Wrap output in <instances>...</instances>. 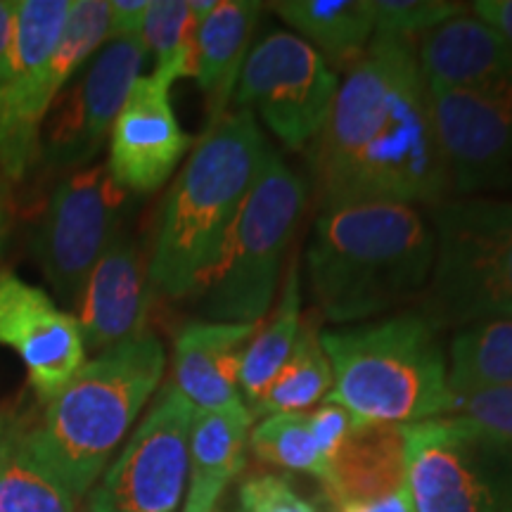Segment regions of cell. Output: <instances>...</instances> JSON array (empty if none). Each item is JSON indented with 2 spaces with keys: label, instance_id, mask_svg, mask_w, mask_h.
Here are the masks:
<instances>
[{
  "label": "cell",
  "instance_id": "1",
  "mask_svg": "<svg viewBox=\"0 0 512 512\" xmlns=\"http://www.w3.org/2000/svg\"><path fill=\"white\" fill-rule=\"evenodd\" d=\"M311 171L320 209L377 200L437 207L448 200L451 181L415 41L375 34L347 67L311 145Z\"/></svg>",
  "mask_w": 512,
  "mask_h": 512
},
{
  "label": "cell",
  "instance_id": "2",
  "mask_svg": "<svg viewBox=\"0 0 512 512\" xmlns=\"http://www.w3.org/2000/svg\"><path fill=\"white\" fill-rule=\"evenodd\" d=\"M432 264L430 216L387 200L323 207L306 252L313 302L330 323H358L422 297Z\"/></svg>",
  "mask_w": 512,
  "mask_h": 512
},
{
  "label": "cell",
  "instance_id": "3",
  "mask_svg": "<svg viewBox=\"0 0 512 512\" xmlns=\"http://www.w3.org/2000/svg\"><path fill=\"white\" fill-rule=\"evenodd\" d=\"M266 150L252 112H228L207 126L159 216L150 256L155 290L176 299L197 294L226 247Z\"/></svg>",
  "mask_w": 512,
  "mask_h": 512
},
{
  "label": "cell",
  "instance_id": "4",
  "mask_svg": "<svg viewBox=\"0 0 512 512\" xmlns=\"http://www.w3.org/2000/svg\"><path fill=\"white\" fill-rule=\"evenodd\" d=\"M166 351L152 332L126 339L86 361L72 382L48 401L27 444L76 501L110 465L133 422L164 377Z\"/></svg>",
  "mask_w": 512,
  "mask_h": 512
},
{
  "label": "cell",
  "instance_id": "5",
  "mask_svg": "<svg viewBox=\"0 0 512 512\" xmlns=\"http://www.w3.org/2000/svg\"><path fill=\"white\" fill-rule=\"evenodd\" d=\"M332 368V392L361 422L415 425L451 408L446 351L420 311L320 332Z\"/></svg>",
  "mask_w": 512,
  "mask_h": 512
},
{
  "label": "cell",
  "instance_id": "6",
  "mask_svg": "<svg viewBox=\"0 0 512 512\" xmlns=\"http://www.w3.org/2000/svg\"><path fill=\"white\" fill-rule=\"evenodd\" d=\"M309 204L306 181L268 147L226 247L197 294L214 323H259L271 309L287 247Z\"/></svg>",
  "mask_w": 512,
  "mask_h": 512
},
{
  "label": "cell",
  "instance_id": "7",
  "mask_svg": "<svg viewBox=\"0 0 512 512\" xmlns=\"http://www.w3.org/2000/svg\"><path fill=\"white\" fill-rule=\"evenodd\" d=\"M434 264L420 313L441 330L512 316V202L491 197L432 207Z\"/></svg>",
  "mask_w": 512,
  "mask_h": 512
},
{
  "label": "cell",
  "instance_id": "8",
  "mask_svg": "<svg viewBox=\"0 0 512 512\" xmlns=\"http://www.w3.org/2000/svg\"><path fill=\"white\" fill-rule=\"evenodd\" d=\"M418 512H512V441L456 415L406 425Z\"/></svg>",
  "mask_w": 512,
  "mask_h": 512
},
{
  "label": "cell",
  "instance_id": "9",
  "mask_svg": "<svg viewBox=\"0 0 512 512\" xmlns=\"http://www.w3.org/2000/svg\"><path fill=\"white\" fill-rule=\"evenodd\" d=\"M337 88V72L316 48L292 31H271L249 50L235 102L285 147L302 152L323 131Z\"/></svg>",
  "mask_w": 512,
  "mask_h": 512
},
{
  "label": "cell",
  "instance_id": "10",
  "mask_svg": "<svg viewBox=\"0 0 512 512\" xmlns=\"http://www.w3.org/2000/svg\"><path fill=\"white\" fill-rule=\"evenodd\" d=\"M192 418V403L166 384L95 482L88 512H176L190 479Z\"/></svg>",
  "mask_w": 512,
  "mask_h": 512
},
{
  "label": "cell",
  "instance_id": "11",
  "mask_svg": "<svg viewBox=\"0 0 512 512\" xmlns=\"http://www.w3.org/2000/svg\"><path fill=\"white\" fill-rule=\"evenodd\" d=\"M128 192L107 164L76 169L50 195L34 235L38 266L67 304H79L83 287L102 254L119 238Z\"/></svg>",
  "mask_w": 512,
  "mask_h": 512
},
{
  "label": "cell",
  "instance_id": "12",
  "mask_svg": "<svg viewBox=\"0 0 512 512\" xmlns=\"http://www.w3.org/2000/svg\"><path fill=\"white\" fill-rule=\"evenodd\" d=\"M110 41V3L76 0L60 43L43 64L12 69L0 83V169L22 181L38 162L41 126L57 95Z\"/></svg>",
  "mask_w": 512,
  "mask_h": 512
},
{
  "label": "cell",
  "instance_id": "13",
  "mask_svg": "<svg viewBox=\"0 0 512 512\" xmlns=\"http://www.w3.org/2000/svg\"><path fill=\"white\" fill-rule=\"evenodd\" d=\"M147 50L140 38L107 41L64 86L41 126L38 159L50 169H83L93 162L133 83Z\"/></svg>",
  "mask_w": 512,
  "mask_h": 512
},
{
  "label": "cell",
  "instance_id": "14",
  "mask_svg": "<svg viewBox=\"0 0 512 512\" xmlns=\"http://www.w3.org/2000/svg\"><path fill=\"white\" fill-rule=\"evenodd\" d=\"M451 192L512 190V76L484 88L432 91Z\"/></svg>",
  "mask_w": 512,
  "mask_h": 512
},
{
  "label": "cell",
  "instance_id": "15",
  "mask_svg": "<svg viewBox=\"0 0 512 512\" xmlns=\"http://www.w3.org/2000/svg\"><path fill=\"white\" fill-rule=\"evenodd\" d=\"M0 347L22 358L31 387L43 401L74 380L86 366L88 351L79 318L10 271L0 273Z\"/></svg>",
  "mask_w": 512,
  "mask_h": 512
},
{
  "label": "cell",
  "instance_id": "16",
  "mask_svg": "<svg viewBox=\"0 0 512 512\" xmlns=\"http://www.w3.org/2000/svg\"><path fill=\"white\" fill-rule=\"evenodd\" d=\"M192 147L178 124L171 86L157 74L140 76L114 119L107 169L126 192H155Z\"/></svg>",
  "mask_w": 512,
  "mask_h": 512
},
{
  "label": "cell",
  "instance_id": "17",
  "mask_svg": "<svg viewBox=\"0 0 512 512\" xmlns=\"http://www.w3.org/2000/svg\"><path fill=\"white\" fill-rule=\"evenodd\" d=\"M152 285L150 259L136 242L117 238L88 275L79 299L86 349L105 351L145 332Z\"/></svg>",
  "mask_w": 512,
  "mask_h": 512
},
{
  "label": "cell",
  "instance_id": "18",
  "mask_svg": "<svg viewBox=\"0 0 512 512\" xmlns=\"http://www.w3.org/2000/svg\"><path fill=\"white\" fill-rule=\"evenodd\" d=\"M259 323L195 320L178 332L171 382L195 411H249L240 394V370Z\"/></svg>",
  "mask_w": 512,
  "mask_h": 512
},
{
  "label": "cell",
  "instance_id": "19",
  "mask_svg": "<svg viewBox=\"0 0 512 512\" xmlns=\"http://www.w3.org/2000/svg\"><path fill=\"white\" fill-rule=\"evenodd\" d=\"M332 508L370 503L408 486L406 425L356 422L330 460L323 482Z\"/></svg>",
  "mask_w": 512,
  "mask_h": 512
},
{
  "label": "cell",
  "instance_id": "20",
  "mask_svg": "<svg viewBox=\"0 0 512 512\" xmlns=\"http://www.w3.org/2000/svg\"><path fill=\"white\" fill-rule=\"evenodd\" d=\"M415 55L432 91L484 88L512 76V48L467 12L415 38Z\"/></svg>",
  "mask_w": 512,
  "mask_h": 512
},
{
  "label": "cell",
  "instance_id": "21",
  "mask_svg": "<svg viewBox=\"0 0 512 512\" xmlns=\"http://www.w3.org/2000/svg\"><path fill=\"white\" fill-rule=\"evenodd\" d=\"M261 10L264 5L252 0H216V8L200 22L195 79L204 95L207 126L228 114Z\"/></svg>",
  "mask_w": 512,
  "mask_h": 512
},
{
  "label": "cell",
  "instance_id": "22",
  "mask_svg": "<svg viewBox=\"0 0 512 512\" xmlns=\"http://www.w3.org/2000/svg\"><path fill=\"white\" fill-rule=\"evenodd\" d=\"M271 8L328 62L351 67L375 36L373 0H280Z\"/></svg>",
  "mask_w": 512,
  "mask_h": 512
},
{
  "label": "cell",
  "instance_id": "23",
  "mask_svg": "<svg viewBox=\"0 0 512 512\" xmlns=\"http://www.w3.org/2000/svg\"><path fill=\"white\" fill-rule=\"evenodd\" d=\"M0 512H79L76 498L27 444L22 420L0 418Z\"/></svg>",
  "mask_w": 512,
  "mask_h": 512
},
{
  "label": "cell",
  "instance_id": "24",
  "mask_svg": "<svg viewBox=\"0 0 512 512\" xmlns=\"http://www.w3.org/2000/svg\"><path fill=\"white\" fill-rule=\"evenodd\" d=\"M302 323V280H299L297 259H292L271 320L266 323L261 320L242 356L240 394L247 408H252L266 394V389L290 361Z\"/></svg>",
  "mask_w": 512,
  "mask_h": 512
},
{
  "label": "cell",
  "instance_id": "25",
  "mask_svg": "<svg viewBox=\"0 0 512 512\" xmlns=\"http://www.w3.org/2000/svg\"><path fill=\"white\" fill-rule=\"evenodd\" d=\"M446 363L451 394L512 387V316L482 318L458 328Z\"/></svg>",
  "mask_w": 512,
  "mask_h": 512
},
{
  "label": "cell",
  "instance_id": "26",
  "mask_svg": "<svg viewBox=\"0 0 512 512\" xmlns=\"http://www.w3.org/2000/svg\"><path fill=\"white\" fill-rule=\"evenodd\" d=\"M332 392L330 358L320 342L316 318H304L290 361L280 370L266 394L249 408L252 418L278 413H309Z\"/></svg>",
  "mask_w": 512,
  "mask_h": 512
},
{
  "label": "cell",
  "instance_id": "27",
  "mask_svg": "<svg viewBox=\"0 0 512 512\" xmlns=\"http://www.w3.org/2000/svg\"><path fill=\"white\" fill-rule=\"evenodd\" d=\"M252 413L195 411L190 427L188 486H214L226 491L247 463Z\"/></svg>",
  "mask_w": 512,
  "mask_h": 512
},
{
  "label": "cell",
  "instance_id": "28",
  "mask_svg": "<svg viewBox=\"0 0 512 512\" xmlns=\"http://www.w3.org/2000/svg\"><path fill=\"white\" fill-rule=\"evenodd\" d=\"M197 22L190 0H152L143 24V46L155 53V74L174 86L178 79H195Z\"/></svg>",
  "mask_w": 512,
  "mask_h": 512
},
{
  "label": "cell",
  "instance_id": "29",
  "mask_svg": "<svg viewBox=\"0 0 512 512\" xmlns=\"http://www.w3.org/2000/svg\"><path fill=\"white\" fill-rule=\"evenodd\" d=\"M249 448L268 465L311 475L318 482L328 475L330 463L313 437L306 413H278L261 418L259 425L249 432Z\"/></svg>",
  "mask_w": 512,
  "mask_h": 512
},
{
  "label": "cell",
  "instance_id": "30",
  "mask_svg": "<svg viewBox=\"0 0 512 512\" xmlns=\"http://www.w3.org/2000/svg\"><path fill=\"white\" fill-rule=\"evenodd\" d=\"M375 34L420 38L439 24L467 12L465 3L453 0H373Z\"/></svg>",
  "mask_w": 512,
  "mask_h": 512
},
{
  "label": "cell",
  "instance_id": "31",
  "mask_svg": "<svg viewBox=\"0 0 512 512\" xmlns=\"http://www.w3.org/2000/svg\"><path fill=\"white\" fill-rule=\"evenodd\" d=\"M451 396L448 415L470 420L479 430L512 441V387L477 389Z\"/></svg>",
  "mask_w": 512,
  "mask_h": 512
},
{
  "label": "cell",
  "instance_id": "32",
  "mask_svg": "<svg viewBox=\"0 0 512 512\" xmlns=\"http://www.w3.org/2000/svg\"><path fill=\"white\" fill-rule=\"evenodd\" d=\"M238 512H318L309 498H304L280 475H254L240 486Z\"/></svg>",
  "mask_w": 512,
  "mask_h": 512
},
{
  "label": "cell",
  "instance_id": "33",
  "mask_svg": "<svg viewBox=\"0 0 512 512\" xmlns=\"http://www.w3.org/2000/svg\"><path fill=\"white\" fill-rule=\"evenodd\" d=\"M306 415H309L313 437H316L320 451L325 453V458H328L330 463V460L335 458V453L339 451V446L344 444V439L349 437V432L356 427L358 420L347 411V408L339 406L337 401L328 399V396Z\"/></svg>",
  "mask_w": 512,
  "mask_h": 512
},
{
  "label": "cell",
  "instance_id": "34",
  "mask_svg": "<svg viewBox=\"0 0 512 512\" xmlns=\"http://www.w3.org/2000/svg\"><path fill=\"white\" fill-rule=\"evenodd\" d=\"M150 0H112L110 3V41H131L143 36V24Z\"/></svg>",
  "mask_w": 512,
  "mask_h": 512
},
{
  "label": "cell",
  "instance_id": "35",
  "mask_svg": "<svg viewBox=\"0 0 512 512\" xmlns=\"http://www.w3.org/2000/svg\"><path fill=\"white\" fill-rule=\"evenodd\" d=\"M17 0H0V83L10 79L12 55H15Z\"/></svg>",
  "mask_w": 512,
  "mask_h": 512
},
{
  "label": "cell",
  "instance_id": "36",
  "mask_svg": "<svg viewBox=\"0 0 512 512\" xmlns=\"http://www.w3.org/2000/svg\"><path fill=\"white\" fill-rule=\"evenodd\" d=\"M470 8L512 48V0H477Z\"/></svg>",
  "mask_w": 512,
  "mask_h": 512
},
{
  "label": "cell",
  "instance_id": "37",
  "mask_svg": "<svg viewBox=\"0 0 512 512\" xmlns=\"http://www.w3.org/2000/svg\"><path fill=\"white\" fill-rule=\"evenodd\" d=\"M335 512H418V510H415L411 489L406 486V489L396 491V494H389L384 498H377V501L344 505V508H337Z\"/></svg>",
  "mask_w": 512,
  "mask_h": 512
},
{
  "label": "cell",
  "instance_id": "38",
  "mask_svg": "<svg viewBox=\"0 0 512 512\" xmlns=\"http://www.w3.org/2000/svg\"><path fill=\"white\" fill-rule=\"evenodd\" d=\"M223 496V489L214 486H188L183 512H214Z\"/></svg>",
  "mask_w": 512,
  "mask_h": 512
},
{
  "label": "cell",
  "instance_id": "39",
  "mask_svg": "<svg viewBox=\"0 0 512 512\" xmlns=\"http://www.w3.org/2000/svg\"><path fill=\"white\" fill-rule=\"evenodd\" d=\"M10 228V195H8V183L0 176V249H3L5 235Z\"/></svg>",
  "mask_w": 512,
  "mask_h": 512
}]
</instances>
